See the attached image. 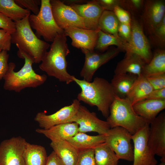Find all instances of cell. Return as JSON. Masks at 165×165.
Returning <instances> with one entry per match:
<instances>
[{
    "label": "cell",
    "instance_id": "836d02e7",
    "mask_svg": "<svg viewBox=\"0 0 165 165\" xmlns=\"http://www.w3.org/2000/svg\"><path fill=\"white\" fill-rule=\"evenodd\" d=\"M76 165H96L93 149L79 151L78 159Z\"/></svg>",
    "mask_w": 165,
    "mask_h": 165
},
{
    "label": "cell",
    "instance_id": "8fae6325",
    "mask_svg": "<svg viewBox=\"0 0 165 165\" xmlns=\"http://www.w3.org/2000/svg\"><path fill=\"white\" fill-rule=\"evenodd\" d=\"M26 140L13 137L0 143V165H25L23 158Z\"/></svg>",
    "mask_w": 165,
    "mask_h": 165
},
{
    "label": "cell",
    "instance_id": "9a60e30c",
    "mask_svg": "<svg viewBox=\"0 0 165 165\" xmlns=\"http://www.w3.org/2000/svg\"><path fill=\"white\" fill-rule=\"evenodd\" d=\"M149 125L132 135L134 144L133 165H150L155 159L148 145Z\"/></svg>",
    "mask_w": 165,
    "mask_h": 165
},
{
    "label": "cell",
    "instance_id": "ac0fdd59",
    "mask_svg": "<svg viewBox=\"0 0 165 165\" xmlns=\"http://www.w3.org/2000/svg\"><path fill=\"white\" fill-rule=\"evenodd\" d=\"M84 21L86 29H98V22L105 9L96 0L88 1L85 4H72L69 6Z\"/></svg>",
    "mask_w": 165,
    "mask_h": 165
},
{
    "label": "cell",
    "instance_id": "cb8c5ba5",
    "mask_svg": "<svg viewBox=\"0 0 165 165\" xmlns=\"http://www.w3.org/2000/svg\"><path fill=\"white\" fill-rule=\"evenodd\" d=\"M153 90L146 77L141 75L138 77L126 98L133 105L138 102L145 99Z\"/></svg>",
    "mask_w": 165,
    "mask_h": 165
},
{
    "label": "cell",
    "instance_id": "4fadbf2b",
    "mask_svg": "<svg viewBox=\"0 0 165 165\" xmlns=\"http://www.w3.org/2000/svg\"><path fill=\"white\" fill-rule=\"evenodd\" d=\"M73 122L79 125V132H93L105 135L111 128L107 121L99 119L96 114L90 112L85 107L79 105Z\"/></svg>",
    "mask_w": 165,
    "mask_h": 165
},
{
    "label": "cell",
    "instance_id": "6da1fadb",
    "mask_svg": "<svg viewBox=\"0 0 165 165\" xmlns=\"http://www.w3.org/2000/svg\"><path fill=\"white\" fill-rule=\"evenodd\" d=\"M72 79L81 90L77 99L90 106H96L107 118L109 114L110 106L116 95L111 83L99 77H95L91 82L79 79L73 75Z\"/></svg>",
    "mask_w": 165,
    "mask_h": 165
},
{
    "label": "cell",
    "instance_id": "8d00e7d4",
    "mask_svg": "<svg viewBox=\"0 0 165 165\" xmlns=\"http://www.w3.org/2000/svg\"><path fill=\"white\" fill-rule=\"evenodd\" d=\"M113 11L119 23L130 24L131 16L128 11L119 6H116Z\"/></svg>",
    "mask_w": 165,
    "mask_h": 165
},
{
    "label": "cell",
    "instance_id": "8992f818",
    "mask_svg": "<svg viewBox=\"0 0 165 165\" xmlns=\"http://www.w3.org/2000/svg\"><path fill=\"white\" fill-rule=\"evenodd\" d=\"M50 0H41L38 13L37 15L30 14L29 21L38 38L42 37L46 42H52L57 35L64 31L58 27L54 20Z\"/></svg>",
    "mask_w": 165,
    "mask_h": 165
},
{
    "label": "cell",
    "instance_id": "83f0119b",
    "mask_svg": "<svg viewBox=\"0 0 165 165\" xmlns=\"http://www.w3.org/2000/svg\"><path fill=\"white\" fill-rule=\"evenodd\" d=\"M0 13L15 22L29 16L30 11L17 5L14 0H0Z\"/></svg>",
    "mask_w": 165,
    "mask_h": 165
},
{
    "label": "cell",
    "instance_id": "4dcf8cb0",
    "mask_svg": "<svg viewBox=\"0 0 165 165\" xmlns=\"http://www.w3.org/2000/svg\"><path fill=\"white\" fill-rule=\"evenodd\" d=\"M119 23L113 11L105 10L99 19L98 28L105 33L123 40L119 36L118 33Z\"/></svg>",
    "mask_w": 165,
    "mask_h": 165
},
{
    "label": "cell",
    "instance_id": "d6a6232c",
    "mask_svg": "<svg viewBox=\"0 0 165 165\" xmlns=\"http://www.w3.org/2000/svg\"><path fill=\"white\" fill-rule=\"evenodd\" d=\"M144 2L143 0H120V6L134 16L142 11Z\"/></svg>",
    "mask_w": 165,
    "mask_h": 165
},
{
    "label": "cell",
    "instance_id": "7dc6e473",
    "mask_svg": "<svg viewBox=\"0 0 165 165\" xmlns=\"http://www.w3.org/2000/svg\"><path fill=\"white\" fill-rule=\"evenodd\" d=\"M161 162L158 165H165V160L161 161Z\"/></svg>",
    "mask_w": 165,
    "mask_h": 165
},
{
    "label": "cell",
    "instance_id": "2e32d148",
    "mask_svg": "<svg viewBox=\"0 0 165 165\" xmlns=\"http://www.w3.org/2000/svg\"><path fill=\"white\" fill-rule=\"evenodd\" d=\"M148 145L152 153L165 158V113L157 116L150 124Z\"/></svg>",
    "mask_w": 165,
    "mask_h": 165
},
{
    "label": "cell",
    "instance_id": "7a4b0ae2",
    "mask_svg": "<svg viewBox=\"0 0 165 165\" xmlns=\"http://www.w3.org/2000/svg\"><path fill=\"white\" fill-rule=\"evenodd\" d=\"M64 33L55 37L50 49L44 56L39 67L49 76L68 84L73 82L72 75L68 72L66 57L70 53Z\"/></svg>",
    "mask_w": 165,
    "mask_h": 165
},
{
    "label": "cell",
    "instance_id": "5bb4252c",
    "mask_svg": "<svg viewBox=\"0 0 165 165\" xmlns=\"http://www.w3.org/2000/svg\"><path fill=\"white\" fill-rule=\"evenodd\" d=\"M165 16V3L162 0H147L141 16V22L144 31L149 36Z\"/></svg>",
    "mask_w": 165,
    "mask_h": 165
},
{
    "label": "cell",
    "instance_id": "30bf717a",
    "mask_svg": "<svg viewBox=\"0 0 165 165\" xmlns=\"http://www.w3.org/2000/svg\"><path fill=\"white\" fill-rule=\"evenodd\" d=\"M80 105V101L75 99L71 105L62 108L53 114L47 115L43 112H38L34 120L41 128L43 129H48L59 124L73 122Z\"/></svg>",
    "mask_w": 165,
    "mask_h": 165
},
{
    "label": "cell",
    "instance_id": "b9f144b4",
    "mask_svg": "<svg viewBox=\"0 0 165 165\" xmlns=\"http://www.w3.org/2000/svg\"><path fill=\"white\" fill-rule=\"evenodd\" d=\"M96 1L105 10L113 11L116 6H120V0H96Z\"/></svg>",
    "mask_w": 165,
    "mask_h": 165
},
{
    "label": "cell",
    "instance_id": "52a82bcc",
    "mask_svg": "<svg viewBox=\"0 0 165 165\" xmlns=\"http://www.w3.org/2000/svg\"><path fill=\"white\" fill-rule=\"evenodd\" d=\"M132 135L120 127L111 128L105 135V143L114 152L119 159L133 161Z\"/></svg>",
    "mask_w": 165,
    "mask_h": 165
},
{
    "label": "cell",
    "instance_id": "60d3db41",
    "mask_svg": "<svg viewBox=\"0 0 165 165\" xmlns=\"http://www.w3.org/2000/svg\"><path fill=\"white\" fill-rule=\"evenodd\" d=\"M131 32L130 24L119 23L118 28L119 35L124 41L128 43L130 41Z\"/></svg>",
    "mask_w": 165,
    "mask_h": 165
},
{
    "label": "cell",
    "instance_id": "e575fe53",
    "mask_svg": "<svg viewBox=\"0 0 165 165\" xmlns=\"http://www.w3.org/2000/svg\"><path fill=\"white\" fill-rule=\"evenodd\" d=\"M15 3L21 8L31 11L33 14L37 15L40 11L39 6L41 5V0H14Z\"/></svg>",
    "mask_w": 165,
    "mask_h": 165
},
{
    "label": "cell",
    "instance_id": "7402d4cb",
    "mask_svg": "<svg viewBox=\"0 0 165 165\" xmlns=\"http://www.w3.org/2000/svg\"><path fill=\"white\" fill-rule=\"evenodd\" d=\"M50 145L63 165H76L79 151L68 141H51Z\"/></svg>",
    "mask_w": 165,
    "mask_h": 165
},
{
    "label": "cell",
    "instance_id": "7bdbcfd3",
    "mask_svg": "<svg viewBox=\"0 0 165 165\" xmlns=\"http://www.w3.org/2000/svg\"><path fill=\"white\" fill-rule=\"evenodd\" d=\"M145 99H165V88L153 90L147 96Z\"/></svg>",
    "mask_w": 165,
    "mask_h": 165
},
{
    "label": "cell",
    "instance_id": "5b68a950",
    "mask_svg": "<svg viewBox=\"0 0 165 165\" xmlns=\"http://www.w3.org/2000/svg\"><path fill=\"white\" fill-rule=\"evenodd\" d=\"M106 121L111 128L121 127L132 135L150 124L137 114L129 100L116 95L110 106L109 114Z\"/></svg>",
    "mask_w": 165,
    "mask_h": 165
},
{
    "label": "cell",
    "instance_id": "277c9868",
    "mask_svg": "<svg viewBox=\"0 0 165 165\" xmlns=\"http://www.w3.org/2000/svg\"><path fill=\"white\" fill-rule=\"evenodd\" d=\"M17 55L19 58L24 59V64L19 71L15 72V64L12 62L9 63L8 70L3 78L4 89L20 92L26 88H36L43 84L46 81L47 76L35 72L32 67L33 61L24 52L18 50Z\"/></svg>",
    "mask_w": 165,
    "mask_h": 165
},
{
    "label": "cell",
    "instance_id": "ffe728a7",
    "mask_svg": "<svg viewBox=\"0 0 165 165\" xmlns=\"http://www.w3.org/2000/svg\"><path fill=\"white\" fill-rule=\"evenodd\" d=\"M146 64L138 55L130 50L126 52L124 58L118 63L115 70V74H130L139 77L141 75Z\"/></svg>",
    "mask_w": 165,
    "mask_h": 165
},
{
    "label": "cell",
    "instance_id": "603a6c76",
    "mask_svg": "<svg viewBox=\"0 0 165 165\" xmlns=\"http://www.w3.org/2000/svg\"><path fill=\"white\" fill-rule=\"evenodd\" d=\"M47 157L43 146L26 141L23 153L25 165H45Z\"/></svg>",
    "mask_w": 165,
    "mask_h": 165
},
{
    "label": "cell",
    "instance_id": "d590c367",
    "mask_svg": "<svg viewBox=\"0 0 165 165\" xmlns=\"http://www.w3.org/2000/svg\"><path fill=\"white\" fill-rule=\"evenodd\" d=\"M153 90L165 88V73L146 77Z\"/></svg>",
    "mask_w": 165,
    "mask_h": 165
},
{
    "label": "cell",
    "instance_id": "d4e9b609",
    "mask_svg": "<svg viewBox=\"0 0 165 165\" xmlns=\"http://www.w3.org/2000/svg\"><path fill=\"white\" fill-rule=\"evenodd\" d=\"M105 135L91 136L79 132L67 141L79 151L93 149L98 145L105 143Z\"/></svg>",
    "mask_w": 165,
    "mask_h": 165
},
{
    "label": "cell",
    "instance_id": "7c38bea8",
    "mask_svg": "<svg viewBox=\"0 0 165 165\" xmlns=\"http://www.w3.org/2000/svg\"><path fill=\"white\" fill-rule=\"evenodd\" d=\"M52 13L59 27L64 30L69 27L86 29L83 19L70 6L59 0H50Z\"/></svg>",
    "mask_w": 165,
    "mask_h": 165
},
{
    "label": "cell",
    "instance_id": "e0dca14e",
    "mask_svg": "<svg viewBox=\"0 0 165 165\" xmlns=\"http://www.w3.org/2000/svg\"><path fill=\"white\" fill-rule=\"evenodd\" d=\"M99 30V28L94 30L69 27L64 30L66 36L71 38L72 46L93 51L97 43Z\"/></svg>",
    "mask_w": 165,
    "mask_h": 165
},
{
    "label": "cell",
    "instance_id": "f6af8a7d",
    "mask_svg": "<svg viewBox=\"0 0 165 165\" xmlns=\"http://www.w3.org/2000/svg\"><path fill=\"white\" fill-rule=\"evenodd\" d=\"M86 0H67L63 1V3L65 5H68V4L71 5L72 4H81L86 2Z\"/></svg>",
    "mask_w": 165,
    "mask_h": 165
},
{
    "label": "cell",
    "instance_id": "f546056e",
    "mask_svg": "<svg viewBox=\"0 0 165 165\" xmlns=\"http://www.w3.org/2000/svg\"><path fill=\"white\" fill-rule=\"evenodd\" d=\"M96 165H117L119 160L114 152L105 143L93 148Z\"/></svg>",
    "mask_w": 165,
    "mask_h": 165
},
{
    "label": "cell",
    "instance_id": "44dd1931",
    "mask_svg": "<svg viewBox=\"0 0 165 165\" xmlns=\"http://www.w3.org/2000/svg\"><path fill=\"white\" fill-rule=\"evenodd\" d=\"M133 107L137 114L150 124L165 108V99H145L134 104Z\"/></svg>",
    "mask_w": 165,
    "mask_h": 165
},
{
    "label": "cell",
    "instance_id": "1f68e13d",
    "mask_svg": "<svg viewBox=\"0 0 165 165\" xmlns=\"http://www.w3.org/2000/svg\"><path fill=\"white\" fill-rule=\"evenodd\" d=\"M149 37L150 44L164 49L165 46V16Z\"/></svg>",
    "mask_w": 165,
    "mask_h": 165
},
{
    "label": "cell",
    "instance_id": "ee69618b",
    "mask_svg": "<svg viewBox=\"0 0 165 165\" xmlns=\"http://www.w3.org/2000/svg\"><path fill=\"white\" fill-rule=\"evenodd\" d=\"M45 165H63L55 152L53 151L48 156Z\"/></svg>",
    "mask_w": 165,
    "mask_h": 165
},
{
    "label": "cell",
    "instance_id": "ab89813d",
    "mask_svg": "<svg viewBox=\"0 0 165 165\" xmlns=\"http://www.w3.org/2000/svg\"><path fill=\"white\" fill-rule=\"evenodd\" d=\"M9 56L8 51H1L0 54V80L3 79L8 70Z\"/></svg>",
    "mask_w": 165,
    "mask_h": 165
},
{
    "label": "cell",
    "instance_id": "74e56055",
    "mask_svg": "<svg viewBox=\"0 0 165 165\" xmlns=\"http://www.w3.org/2000/svg\"><path fill=\"white\" fill-rule=\"evenodd\" d=\"M11 44V34L5 30L0 29V50L9 51Z\"/></svg>",
    "mask_w": 165,
    "mask_h": 165
},
{
    "label": "cell",
    "instance_id": "c3c4849f",
    "mask_svg": "<svg viewBox=\"0 0 165 165\" xmlns=\"http://www.w3.org/2000/svg\"><path fill=\"white\" fill-rule=\"evenodd\" d=\"M2 51V50H0V53H1V52Z\"/></svg>",
    "mask_w": 165,
    "mask_h": 165
},
{
    "label": "cell",
    "instance_id": "bcb514c9",
    "mask_svg": "<svg viewBox=\"0 0 165 165\" xmlns=\"http://www.w3.org/2000/svg\"><path fill=\"white\" fill-rule=\"evenodd\" d=\"M157 161L155 159L150 165H157Z\"/></svg>",
    "mask_w": 165,
    "mask_h": 165
},
{
    "label": "cell",
    "instance_id": "f35d334b",
    "mask_svg": "<svg viewBox=\"0 0 165 165\" xmlns=\"http://www.w3.org/2000/svg\"><path fill=\"white\" fill-rule=\"evenodd\" d=\"M0 29L5 30L11 35L15 31V22L1 13Z\"/></svg>",
    "mask_w": 165,
    "mask_h": 165
},
{
    "label": "cell",
    "instance_id": "484cf974",
    "mask_svg": "<svg viewBox=\"0 0 165 165\" xmlns=\"http://www.w3.org/2000/svg\"><path fill=\"white\" fill-rule=\"evenodd\" d=\"M138 77L130 74H115L110 82L116 95L126 98Z\"/></svg>",
    "mask_w": 165,
    "mask_h": 165
},
{
    "label": "cell",
    "instance_id": "d6986e66",
    "mask_svg": "<svg viewBox=\"0 0 165 165\" xmlns=\"http://www.w3.org/2000/svg\"><path fill=\"white\" fill-rule=\"evenodd\" d=\"M36 132L43 134L51 141L67 140L79 132V125L75 122L58 124L48 129L38 128Z\"/></svg>",
    "mask_w": 165,
    "mask_h": 165
},
{
    "label": "cell",
    "instance_id": "f1b7e54d",
    "mask_svg": "<svg viewBox=\"0 0 165 165\" xmlns=\"http://www.w3.org/2000/svg\"><path fill=\"white\" fill-rule=\"evenodd\" d=\"M116 46L125 52L130 50L128 43L115 36L105 33L99 29L98 37L94 50L104 52L111 46Z\"/></svg>",
    "mask_w": 165,
    "mask_h": 165
},
{
    "label": "cell",
    "instance_id": "4316f807",
    "mask_svg": "<svg viewBox=\"0 0 165 165\" xmlns=\"http://www.w3.org/2000/svg\"><path fill=\"white\" fill-rule=\"evenodd\" d=\"M165 73V50L159 49L155 52L149 62L143 67L141 75L145 77Z\"/></svg>",
    "mask_w": 165,
    "mask_h": 165
},
{
    "label": "cell",
    "instance_id": "3957f363",
    "mask_svg": "<svg viewBox=\"0 0 165 165\" xmlns=\"http://www.w3.org/2000/svg\"><path fill=\"white\" fill-rule=\"evenodd\" d=\"M28 16L15 22V31L11 34V43L15 44L18 50L26 54L34 63L41 62L50 44L38 38L30 26Z\"/></svg>",
    "mask_w": 165,
    "mask_h": 165
},
{
    "label": "cell",
    "instance_id": "9c48e42d",
    "mask_svg": "<svg viewBox=\"0 0 165 165\" xmlns=\"http://www.w3.org/2000/svg\"><path fill=\"white\" fill-rule=\"evenodd\" d=\"M131 35L128 43L130 50L139 56L146 64L152 59L151 44L144 33L141 22L131 16Z\"/></svg>",
    "mask_w": 165,
    "mask_h": 165
},
{
    "label": "cell",
    "instance_id": "ba28073f",
    "mask_svg": "<svg viewBox=\"0 0 165 165\" xmlns=\"http://www.w3.org/2000/svg\"><path fill=\"white\" fill-rule=\"evenodd\" d=\"M81 49L85 55V61L80 75L83 80L88 82L92 81L95 73L101 66L117 56L122 50L118 47L111 48L105 53H100L94 50Z\"/></svg>",
    "mask_w": 165,
    "mask_h": 165
}]
</instances>
